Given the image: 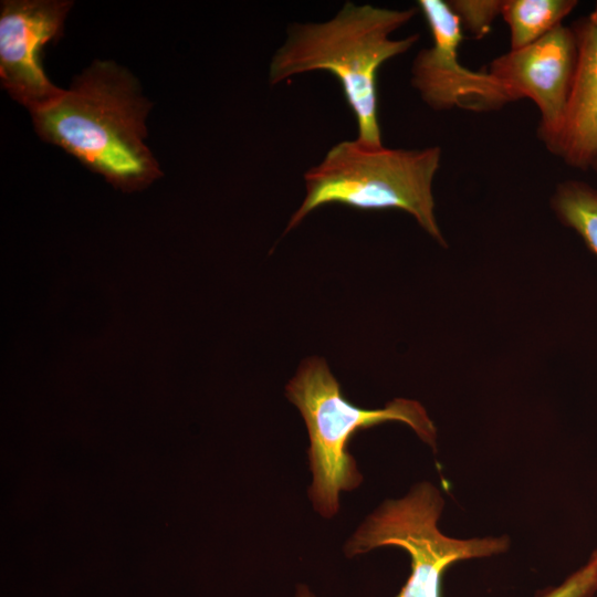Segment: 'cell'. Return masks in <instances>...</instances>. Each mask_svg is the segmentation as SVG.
<instances>
[{
  "instance_id": "cell-15",
  "label": "cell",
  "mask_w": 597,
  "mask_h": 597,
  "mask_svg": "<svg viewBox=\"0 0 597 597\" xmlns=\"http://www.w3.org/2000/svg\"><path fill=\"white\" fill-rule=\"evenodd\" d=\"M591 558L594 559L596 566H597V551L591 555Z\"/></svg>"
},
{
  "instance_id": "cell-6",
  "label": "cell",
  "mask_w": 597,
  "mask_h": 597,
  "mask_svg": "<svg viewBox=\"0 0 597 597\" xmlns=\"http://www.w3.org/2000/svg\"><path fill=\"white\" fill-rule=\"evenodd\" d=\"M432 36V45L420 50L411 65V85L433 111L454 107L492 112L512 103L504 86L486 71L475 72L460 63L463 39L459 19L447 1L419 0Z\"/></svg>"
},
{
  "instance_id": "cell-10",
  "label": "cell",
  "mask_w": 597,
  "mask_h": 597,
  "mask_svg": "<svg viewBox=\"0 0 597 597\" xmlns=\"http://www.w3.org/2000/svg\"><path fill=\"white\" fill-rule=\"evenodd\" d=\"M576 0H503L501 15L510 30V50L527 46L563 24Z\"/></svg>"
},
{
  "instance_id": "cell-3",
  "label": "cell",
  "mask_w": 597,
  "mask_h": 597,
  "mask_svg": "<svg viewBox=\"0 0 597 597\" xmlns=\"http://www.w3.org/2000/svg\"><path fill=\"white\" fill-rule=\"evenodd\" d=\"M441 148L370 147L357 139L341 142L304 174L305 197L286 230L297 227L313 210L342 203L359 210L398 209L444 244L434 216L432 184Z\"/></svg>"
},
{
  "instance_id": "cell-13",
  "label": "cell",
  "mask_w": 597,
  "mask_h": 597,
  "mask_svg": "<svg viewBox=\"0 0 597 597\" xmlns=\"http://www.w3.org/2000/svg\"><path fill=\"white\" fill-rule=\"evenodd\" d=\"M597 590V566L589 562L559 586L540 591L536 597H591Z\"/></svg>"
},
{
  "instance_id": "cell-11",
  "label": "cell",
  "mask_w": 597,
  "mask_h": 597,
  "mask_svg": "<svg viewBox=\"0 0 597 597\" xmlns=\"http://www.w3.org/2000/svg\"><path fill=\"white\" fill-rule=\"evenodd\" d=\"M551 205L556 217L597 254V188L580 180L562 181L556 186Z\"/></svg>"
},
{
  "instance_id": "cell-12",
  "label": "cell",
  "mask_w": 597,
  "mask_h": 597,
  "mask_svg": "<svg viewBox=\"0 0 597 597\" xmlns=\"http://www.w3.org/2000/svg\"><path fill=\"white\" fill-rule=\"evenodd\" d=\"M460 21L462 31L482 39L491 30L493 21L501 15L503 0H451L447 1Z\"/></svg>"
},
{
  "instance_id": "cell-7",
  "label": "cell",
  "mask_w": 597,
  "mask_h": 597,
  "mask_svg": "<svg viewBox=\"0 0 597 597\" xmlns=\"http://www.w3.org/2000/svg\"><path fill=\"white\" fill-rule=\"evenodd\" d=\"M73 1L4 0L0 6V80L12 100L29 112L53 100L63 90L46 76L42 50L63 34Z\"/></svg>"
},
{
  "instance_id": "cell-5",
  "label": "cell",
  "mask_w": 597,
  "mask_h": 597,
  "mask_svg": "<svg viewBox=\"0 0 597 597\" xmlns=\"http://www.w3.org/2000/svg\"><path fill=\"white\" fill-rule=\"evenodd\" d=\"M443 499L429 483L415 486L402 499L383 503L346 544L354 556L376 547L397 546L410 555L411 574L396 597H441L444 570L462 559L488 557L506 549L507 540H457L437 527Z\"/></svg>"
},
{
  "instance_id": "cell-9",
  "label": "cell",
  "mask_w": 597,
  "mask_h": 597,
  "mask_svg": "<svg viewBox=\"0 0 597 597\" xmlns=\"http://www.w3.org/2000/svg\"><path fill=\"white\" fill-rule=\"evenodd\" d=\"M572 29L577 41L575 75L562 126L546 148L567 166L589 170L597 158V2Z\"/></svg>"
},
{
  "instance_id": "cell-8",
  "label": "cell",
  "mask_w": 597,
  "mask_h": 597,
  "mask_svg": "<svg viewBox=\"0 0 597 597\" xmlns=\"http://www.w3.org/2000/svg\"><path fill=\"white\" fill-rule=\"evenodd\" d=\"M577 63L572 27L558 25L545 36L493 59L486 72L512 101L530 98L540 112L538 139L547 147L563 123Z\"/></svg>"
},
{
  "instance_id": "cell-2",
  "label": "cell",
  "mask_w": 597,
  "mask_h": 597,
  "mask_svg": "<svg viewBox=\"0 0 597 597\" xmlns=\"http://www.w3.org/2000/svg\"><path fill=\"white\" fill-rule=\"evenodd\" d=\"M417 8L394 10L347 1L329 20L290 24L286 39L273 54L269 83L276 85L313 71L332 73L353 112L366 146H383L378 117L377 75L388 60L409 51L419 34L392 39Z\"/></svg>"
},
{
  "instance_id": "cell-1",
  "label": "cell",
  "mask_w": 597,
  "mask_h": 597,
  "mask_svg": "<svg viewBox=\"0 0 597 597\" xmlns=\"http://www.w3.org/2000/svg\"><path fill=\"white\" fill-rule=\"evenodd\" d=\"M151 106L129 71L113 61L95 60L69 90L30 114L41 139L116 189L133 192L163 176L144 142Z\"/></svg>"
},
{
  "instance_id": "cell-14",
  "label": "cell",
  "mask_w": 597,
  "mask_h": 597,
  "mask_svg": "<svg viewBox=\"0 0 597 597\" xmlns=\"http://www.w3.org/2000/svg\"><path fill=\"white\" fill-rule=\"evenodd\" d=\"M590 169H593L597 174V158L595 159Z\"/></svg>"
},
{
  "instance_id": "cell-4",
  "label": "cell",
  "mask_w": 597,
  "mask_h": 597,
  "mask_svg": "<svg viewBox=\"0 0 597 597\" xmlns=\"http://www.w3.org/2000/svg\"><path fill=\"white\" fill-rule=\"evenodd\" d=\"M286 397L300 410L310 436L307 451L313 482L310 498L325 517L338 510L341 491L362 482L356 462L347 451L354 433L386 421L408 425L427 443L434 446L436 428L417 401L397 398L380 409H362L347 401L326 362L304 359L286 386Z\"/></svg>"
}]
</instances>
